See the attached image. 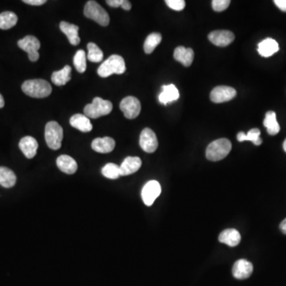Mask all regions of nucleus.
<instances>
[{"label":"nucleus","instance_id":"f257e3e1","mask_svg":"<svg viewBox=\"0 0 286 286\" xmlns=\"http://www.w3.org/2000/svg\"><path fill=\"white\" fill-rule=\"evenodd\" d=\"M22 90L26 95L33 98H46L51 94L52 87L45 80H28L23 83Z\"/></svg>","mask_w":286,"mask_h":286},{"label":"nucleus","instance_id":"f03ea898","mask_svg":"<svg viewBox=\"0 0 286 286\" xmlns=\"http://www.w3.org/2000/svg\"><path fill=\"white\" fill-rule=\"evenodd\" d=\"M126 71L124 59L120 55H111L99 67V75L101 78H108L112 74H123Z\"/></svg>","mask_w":286,"mask_h":286},{"label":"nucleus","instance_id":"7ed1b4c3","mask_svg":"<svg viewBox=\"0 0 286 286\" xmlns=\"http://www.w3.org/2000/svg\"><path fill=\"white\" fill-rule=\"evenodd\" d=\"M232 143L226 139L213 141L206 149V157L212 162H218L226 158L232 150Z\"/></svg>","mask_w":286,"mask_h":286},{"label":"nucleus","instance_id":"20e7f679","mask_svg":"<svg viewBox=\"0 0 286 286\" xmlns=\"http://www.w3.org/2000/svg\"><path fill=\"white\" fill-rule=\"evenodd\" d=\"M112 103L109 100H104L100 97H96L90 104H87L84 112L88 118L98 119L101 116H107L112 111Z\"/></svg>","mask_w":286,"mask_h":286},{"label":"nucleus","instance_id":"39448f33","mask_svg":"<svg viewBox=\"0 0 286 286\" xmlns=\"http://www.w3.org/2000/svg\"><path fill=\"white\" fill-rule=\"evenodd\" d=\"M63 129L55 121L49 122L45 130V139L47 146L53 150H58L62 147L63 140Z\"/></svg>","mask_w":286,"mask_h":286},{"label":"nucleus","instance_id":"423d86ee","mask_svg":"<svg viewBox=\"0 0 286 286\" xmlns=\"http://www.w3.org/2000/svg\"><path fill=\"white\" fill-rule=\"evenodd\" d=\"M84 14L87 18L94 20L102 27H107L110 23V18L107 11L96 1H88L85 4Z\"/></svg>","mask_w":286,"mask_h":286},{"label":"nucleus","instance_id":"0eeeda50","mask_svg":"<svg viewBox=\"0 0 286 286\" xmlns=\"http://www.w3.org/2000/svg\"><path fill=\"white\" fill-rule=\"evenodd\" d=\"M18 46L20 49L28 53V58L31 62H37L39 59V49L41 43L39 39L34 36L27 35L24 39L18 41Z\"/></svg>","mask_w":286,"mask_h":286},{"label":"nucleus","instance_id":"6e6552de","mask_svg":"<svg viewBox=\"0 0 286 286\" xmlns=\"http://www.w3.org/2000/svg\"><path fill=\"white\" fill-rule=\"evenodd\" d=\"M120 107L125 117L129 120H134L140 114L141 103L136 97H125L120 103Z\"/></svg>","mask_w":286,"mask_h":286},{"label":"nucleus","instance_id":"1a4fd4ad","mask_svg":"<svg viewBox=\"0 0 286 286\" xmlns=\"http://www.w3.org/2000/svg\"><path fill=\"white\" fill-rule=\"evenodd\" d=\"M162 193L161 184L157 181H149L145 184L142 190V198L144 204L151 206Z\"/></svg>","mask_w":286,"mask_h":286},{"label":"nucleus","instance_id":"9d476101","mask_svg":"<svg viewBox=\"0 0 286 286\" xmlns=\"http://www.w3.org/2000/svg\"><path fill=\"white\" fill-rule=\"evenodd\" d=\"M139 144L146 153H154L158 147V141L155 132L149 128H145L141 133Z\"/></svg>","mask_w":286,"mask_h":286},{"label":"nucleus","instance_id":"9b49d317","mask_svg":"<svg viewBox=\"0 0 286 286\" xmlns=\"http://www.w3.org/2000/svg\"><path fill=\"white\" fill-rule=\"evenodd\" d=\"M236 91L235 88L228 86L216 87L210 94V99L213 103L221 104L227 102L236 97Z\"/></svg>","mask_w":286,"mask_h":286},{"label":"nucleus","instance_id":"f8f14e48","mask_svg":"<svg viewBox=\"0 0 286 286\" xmlns=\"http://www.w3.org/2000/svg\"><path fill=\"white\" fill-rule=\"evenodd\" d=\"M208 39L215 46L226 47L235 40V34L229 30H215L209 33Z\"/></svg>","mask_w":286,"mask_h":286},{"label":"nucleus","instance_id":"ddd939ff","mask_svg":"<svg viewBox=\"0 0 286 286\" xmlns=\"http://www.w3.org/2000/svg\"><path fill=\"white\" fill-rule=\"evenodd\" d=\"M252 263L246 259H239L235 262L232 269V274L236 279H247L253 273Z\"/></svg>","mask_w":286,"mask_h":286},{"label":"nucleus","instance_id":"4468645a","mask_svg":"<svg viewBox=\"0 0 286 286\" xmlns=\"http://www.w3.org/2000/svg\"><path fill=\"white\" fill-rule=\"evenodd\" d=\"M142 166V160L139 157H127L120 166V176H128L137 172Z\"/></svg>","mask_w":286,"mask_h":286},{"label":"nucleus","instance_id":"2eb2a0df","mask_svg":"<svg viewBox=\"0 0 286 286\" xmlns=\"http://www.w3.org/2000/svg\"><path fill=\"white\" fill-rule=\"evenodd\" d=\"M18 146L23 155L29 159H31L34 158L37 154L39 143L34 138L31 136H26L20 140Z\"/></svg>","mask_w":286,"mask_h":286},{"label":"nucleus","instance_id":"dca6fc26","mask_svg":"<svg viewBox=\"0 0 286 286\" xmlns=\"http://www.w3.org/2000/svg\"><path fill=\"white\" fill-rule=\"evenodd\" d=\"M116 147V142L112 138H97L91 143V148L98 153H110Z\"/></svg>","mask_w":286,"mask_h":286},{"label":"nucleus","instance_id":"f3484780","mask_svg":"<svg viewBox=\"0 0 286 286\" xmlns=\"http://www.w3.org/2000/svg\"><path fill=\"white\" fill-rule=\"evenodd\" d=\"M60 29L69 39V43L72 46H78L81 43V39L79 37V27L74 24L62 22L60 23Z\"/></svg>","mask_w":286,"mask_h":286},{"label":"nucleus","instance_id":"a211bd4d","mask_svg":"<svg viewBox=\"0 0 286 286\" xmlns=\"http://www.w3.org/2000/svg\"><path fill=\"white\" fill-rule=\"evenodd\" d=\"M174 56L176 61L181 62L184 66L189 67L194 59V52L191 48L178 46L174 50Z\"/></svg>","mask_w":286,"mask_h":286},{"label":"nucleus","instance_id":"6ab92c4d","mask_svg":"<svg viewBox=\"0 0 286 286\" xmlns=\"http://www.w3.org/2000/svg\"><path fill=\"white\" fill-rule=\"evenodd\" d=\"M180 97L179 91L174 85H163L162 91L158 97V100L161 104H166L174 102L178 100Z\"/></svg>","mask_w":286,"mask_h":286},{"label":"nucleus","instance_id":"aec40b11","mask_svg":"<svg viewBox=\"0 0 286 286\" xmlns=\"http://www.w3.org/2000/svg\"><path fill=\"white\" fill-rule=\"evenodd\" d=\"M56 165L61 171L67 174H73L78 170V163L69 155H61L58 157Z\"/></svg>","mask_w":286,"mask_h":286},{"label":"nucleus","instance_id":"412c9836","mask_svg":"<svg viewBox=\"0 0 286 286\" xmlns=\"http://www.w3.org/2000/svg\"><path fill=\"white\" fill-rule=\"evenodd\" d=\"M279 50L278 43L274 39L268 37L258 44V51L264 58H269Z\"/></svg>","mask_w":286,"mask_h":286},{"label":"nucleus","instance_id":"4be33fe9","mask_svg":"<svg viewBox=\"0 0 286 286\" xmlns=\"http://www.w3.org/2000/svg\"><path fill=\"white\" fill-rule=\"evenodd\" d=\"M219 241L229 246H236L241 241L240 233L236 229H226L220 233Z\"/></svg>","mask_w":286,"mask_h":286},{"label":"nucleus","instance_id":"5701e85b","mask_svg":"<svg viewBox=\"0 0 286 286\" xmlns=\"http://www.w3.org/2000/svg\"><path fill=\"white\" fill-rule=\"evenodd\" d=\"M70 124L74 128L78 129L82 132H90L92 130V124L89 118L85 115L75 114L70 119Z\"/></svg>","mask_w":286,"mask_h":286},{"label":"nucleus","instance_id":"b1692460","mask_svg":"<svg viewBox=\"0 0 286 286\" xmlns=\"http://www.w3.org/2000/svg\"><path fill=\"white\" fill-rule=\"evenodd\" d=\"M71 67L65 65L61 70L53 72L51 77L52 82L58 86L66 85L71 80Z\"/></svg>","mask_w":286,"mask_h":286},{"label":"nucleus","instance_id":"393cba45","mask_svg":"<svg viewBox=\"0 0 286 286\" xmlns=\"http://www.w3.org/2000/svg\"><path fill=\"white\" fill-rule=\"evenodd\" d=\"M263 124L266 127L267 132L270 136H276L279 133L281 128L279 123H277L276 113L274 111H267Z\"/></svg>","mask_w":286,"mask_h":286},{"label":"nucleus","instance_id":"a878e982","mask_svg":"<svg viewBox=\"0 0 286 286\" xmlns=\"http://www.w3.org/2000/svg\"><path fill=\"white\" fill-rule=\"evenodd\" d=\"M17 178L15 174L7 167H0V185L9 188L15 184Z\"/></svg>","mask_w":286,"mask_h":286},{"label":"nucleus","instance_id":"bb28decb","mask_svg":"<svg viewBox=\"0 0 286 286\" xmlns=\"http://www.w3.org/2000/svg\"><path fill=\"white\" fill-rule=\"evenodd\" d=\"M18 23V17L12 11H4L0 14V29L9 30Z\"/></svg>","mask_w":286,"mask_h":286},{"label":"nucleus","instance_id":"cd10ccee","mask_svg":"<svg viewBox=\"0 0 286 286\" xmlns=\"http://www.w3.org/2000/svg\"><path fill=\"white\" fill-rule=\"evenodd\" d=\"M260 135H261V131H260L259 129H251V130L248 131L247 134H245L244 132H239L237 135V139L240 142H244V141H251V142H253L255 146H260L262 143V140L260 138Z\"/></svg>","mask_w":286,"mask_h":286},{"label":"nucleus","instance_id":"c85d7f7f","mask_svg":"<svg viewBox=\"0 0 286 286\" xmlns=\"http://www.w3.org/2000/svg\"><path fill=\"white\" fill-rule=\"evenodd\" d=\"M162 37L161 33H152L146 37L144 43V51L145 53L149 54L153 53L155 48L162 42Z\"/></svg>","mask_w":286,"mask_h":286},{"label":"nucleus","instance_id":"c756f323","mask_svg":"<svg viewBox=\"0 0 286 286\" xmlns=\"http://www.w3.org/2000/svg\"><path fill=\"white\" fill-rule=\"evenodd\" d=\"M88 53L87 55L88 60L91 62H100L104 58V53L102 50L99 48L97 44L93 43H90L88 44Z\"/></svg>","mask_w":286,"mask_h":286},{"label":"nucleus","instance_id":"7c9ffc66","mask_svg":"<svg viewBox=\"0 0 286 286\" xmlns=\"http://www.w3.org/2000/svg\"><path fill=\"white\" fill-rule=\"evenodd\" d=\"M86 53L82 49H80L77 53L73 58V64L75 69L81 73H84L86 71L87 62H86Z\"/></svg>","mask_w":286,"mask_h":286},{"label":"nucleus","instance_id":"2f4dec72","mask_svg":"<svg viewBox=\"0 0 286 286\" xmlns=\"http://www.w3.org/2000/svg\"><path fill=\"white\" fill-rule=\"evenodd\" d=\"M101 172L105 178L109 179H118L120 177V166L114 163H107L104 165Z\"/></svg>","mask_w":286,"mask_h":286},{"label":"nucleus","instance_id":"473e14b6","mask_svg":"<svg viewBox=\"0 0 286 286\" xmlns=\"http://www.w3.org/2000/svg\"><path fill=\"white\" fill-rule=\"evenodd\" d=\"M106 3L107 5L115 7V8L121 7L125 11H130L131 9V4L130 1H127V0H107Z\"/></svg>","mask_w":286,"mask_h":286},{"label":"nucleus","instance_id":"72a5a7b5","mask_svg":"<svg viewBox=\"0 0 286 286\" xmlns=\"http://www.w3.org/2000/svg\"><path fill=\"white\" fill-rule=\"evenodd\" d=\"M230 4V0H213L212 2V6L215 11L221 12V11H225L229 7Z\"/></svg>","mask_w":286,"mask_h":286},{"label":"nucleus","instance_id":"f704fd0d","mask_svg":"<svg viewBox=\"0 0 286 286\" xmlns=\"http://www.w3.org/2000/svg\"><path fill=\"white\" fill-rule=\"evenodd\" d=\"M165 4L174 11H182L185 7V2L184 0H166Z\"/></svg>","mask_w":286,"mask_h":286},{"label":"nucleus","instance_id":"c9c22d12","mask_svg":"<svg viewBox=\"0 0 286 286\" xmlns=\"http://www.w3.org/2000/svg\"><path fill=\"white\" fill-rule=\"evenodd\" d=\"M23 3L32 6H41L46 4V0H23Z\"/></svg>","mask_w":286,"mask_h":286},{"label":"nucleus","instance_id":"e433bc0d","mask_svg":"<svg viewBox=\"0 0 286 286\" xmlns=\"http://www.w3.org/2000/svg\"><path fill=\"white\" fill-rule=\"evenodd\" d=\"M274 4L281 11L286 12V0H274Z\"/></svg>","mask_w":286,"mask_h":286},{"label":"nucleus","instance_id":"4c0bfd02","mask_svg":"<svg viewBox=\"0 0 286 286\" xmlns=\"http://www.w3.org/2000/svg\"><path fill=\"white\" fill-rule=\"evenodd\" d=\"M280 229H281L283 233L286 235V219H284V220L281 222V224H280Z\"/></svg>","mask_w":286,"mask_h":286},{"label":"nucleus","instance_id":"58836bf2","mask_svg":"<svg viewBox=\"0 0 286 286\" xmlns=\"http://www.w3.org/2000/svg\"><path fill=\"white\" fill-rule=\"evenodd\" d=\"M4 104H5V101H4V97L0 94V108L4 107Z\"/></svg>","mask_w":286,"mask_h":286},{"label":"nucleus","instance_id":"ea45409f","mask_svg":"<svg viewBox=\"0 0 286 286\" xmlns=\"http://www.w3.org/2000/svg\"><path fill=\"white\" fill-rule=\"evenodd\" d=\"M283 149L286 152V139L284 140V143H283Z\"/></svg>","mask_w":286,"mask_h":286}]
</instances>
